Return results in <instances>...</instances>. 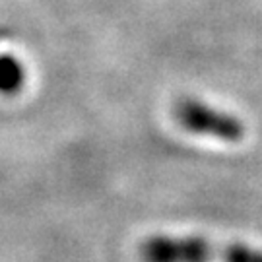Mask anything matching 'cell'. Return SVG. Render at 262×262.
Returning <instances> with one entry per match:
<instances>
[{"label":"cell","instance_id":"6da1fadb","mask_svg":"<svg viewBox=\"0 0 262 262\" xmlns=\"http://www.w3.org/2000/svg\"><path fill=\"white\" fill-rule=\"evenodd\" d=\"M144 262H262V249L245 243H217L204 237L156 235L140 245Z\"/></svg>","mask_w":262,"mask_h":262},{"label":"cell","instance_id":"7a4b0ae2","mask_svg":"<svg viewBox=\"0 0 262 262\" xmlns=\"http://www.w3.org/2000/svg\"><path fill=\"white\" fill-rule=\"evenodd\" d=\"M173 113L179 124L192 134L210 136L229 144L243 140L245 136V122L239 117L212 107L200 99L183 97L175 103Z\"/></svg>","mask_w":262,"mask_h":262},{"label":"cell","instance_id":"3957f363","mask_svg":"<svg viewBox=\"0 0 262 262\" xmlns=\"http://www.w3.org/2000/svg\"><path fill=\"white\" fill-rule=\"evenodd\" d=\"M26 85V68L12 55H0V94L16 95Z\"/></svg>","mask_w":262,"mask_h":262}]
</instances>
